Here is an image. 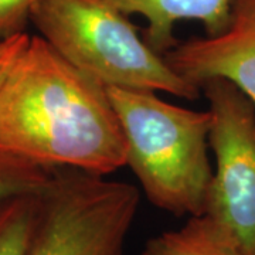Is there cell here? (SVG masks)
Instances as JSON below:
<instances>
[{
    "instance_id": "6da1fadb",
    "label": "cell",
    "mask_w": 255,
    "mask_h": 255,
    "mask_svg": "<svg viewBox=\"0 0 255 255\" xmlns=\"http://www.w3.org/2000/svg\"><path fill=\"white\" fill-rule=\"evenodd\" d=\"M0 146L48 169L114 173L125 142L107 88L31 36L0 88Z\"/></svg>"
},
{
    "instance_id": "7a4b0ae2",
    "label": "cell",
    "mask_w": 255,
    "mask_h": 255,
    "mask_svg": "<svg viewBox=\"0 0 255 255\" xmlns=\"http://www.w3.org/2000/svg\"><path fill=\"white\" fill-rule=\"evenodd\" d=\"M125 142V166L149 201L177 217H200L213 166L210 112L167 102L159 92L107 88Z\"/></svg>"
},
{
    "instance_id": "3957f363",
    "label": "cell",
    "mask_w": 255,
    "mask_h": 255,
    "mask_svg": "<svg viewBox=\"0 0 255 255\" xmlns=\"http://www.w3.org/2000/svg\"><path fill=\"white\" fill-rule=\"evenodd\" d=\"M30 20L67 63L105 88L196 100L200 88L139 36L129 16L107 0H37Z\"/></svg>"
},
{
    "instance_id": "277c9868",
    "label": "cell",
    "mask_w": 255,
    "mask_h": 255,
    "mask_svg": "<svg viewBox=\"0 0 255 255\" xmlns=\"http://www.w3.org/2000/svg\"><path fill=\"white\" fill-rule=\"evenodd\" d=\"M139 203L133 184L57 169L40 194L24 255H124Z\"/></svg>"
},
{
    "instance_id": "5b68a950",
    "label": "cell",
    "mask_w": 255,
    "mask_h": 255,
    "mask_svg": "<svg viewBox=\"0 0 255 255\" xmlns=\"http://www.w3.org/2000/svg\"><path fill=\"white\" fill-rule=\"evenodd\" d=\"M209 105L214 155L203 216L241 255H255V110L234 85H200Z\"/></svg>"
},
{
    "instance_id": "8992f818",
    "label": "cell",
    "mask_w": 255,
    "mask_h": 255,
    "mask_svg": "<svg viewBox=\"0 0 255 255\" xmlns=\"http://www.w3.org/2000/svg\"><path fill=\"white\" fill-rule=\"evenodd\" d=\"M164 58L197 88L214 78L230 82L255 110V0H236L221 33L177 43Z\"/></svg>"
},
{
    "instance_id": "52a82bcc",
    "label": "cell",
    "mask_w": 255,
    "mask_h": 255,
    "mask_svg": "<svg viewBox=\"0 0 255 255\" xmlns=\"http://www.w3.org/2000/svg\"><path fill=\"white\" fill-rule=\"evenodd\" d=\"M125 14L146 20L145 38L160 54L172 50L177 41L174 27L180 21H199L206 36H216L227 27L236 0H107Z\"/></svg>"
},
{
    "instance_id": "ba28073f",
    "label": "cell",
    "mask_w": 255,
    "mask_h": 255,
    "mask_svg": "<svg viewBox=\"0 0 255 255\" xmlns=\"http://www.w3.org/2000/svg\"><path fill=\"white\" fill-rule=\"evenodd\" d=\"M139 255H241L204 217H190L177 230L150 238Z\"/></svg>"
},
{
    "instance_id": "9c48e42d",
    "label": "cell",
    "mask_w": 255,
    "mask_h": 255,
    "mask_svg": "<svg viewBox=\"0 0 255 255\" xmlns=\"http://www.w3.org/2000/svg\"><path fill=\"white\" fill-rule=\"evenodd\" d=\"M41 193L17 196L0 204V255H24Z\"/></svg>"
},
{
    "instance_id": "30bf717a",
    "label": "cell",
    "mask_w": 255,
    "mask_h": 255,
    "mask_svg": "<svg viewBox=\"0 0 255 255\" xmlns=\"http://www.w3.org/2000/svg\"><path fill=\"white\" fill-rule=\"evenodd\" d=\"M54 169L31 162L0 146V204L3 201L44 191Z\"/></svg>"
},
{
    "instance_id": "8fae6325",
    "label": "cell",
    "mask_w": 255,
    "mask_h": 255,
    "mask_svg": "<svg viewBox=\"0 0 255 255\" xmlns=\"http://www.w3.org/2000/svg\"><path fill=\"white\" fill-rule=\"evenodd\" d=\"M37 0H0V40L24 31Z\"/></svg>"
},
{
    "instance_id": "7c38bea8",
    "label": "cell",
    "mask_w": 255,
    "mask_h": 255,
    "mask_svg": "<svg viewBox=\"0 0 255 255\" xmlns=\"http://www.w3.org/2000/svg\"><path fill=\"white\" fill-rule=\"evenodd\" d=\"M30 37L31 36H28L26 31H21L0 40V88L6 81L18 57L24 51Z\"/></svg>"
}]
</instances>
